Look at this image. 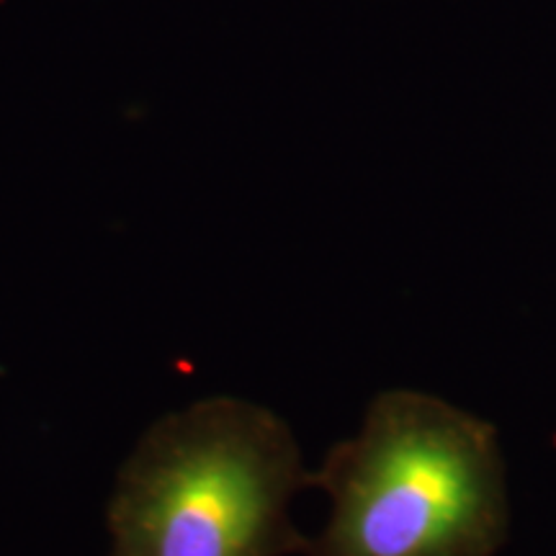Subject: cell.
I'll list each match as a JSON object with an SVG mask.
<instances>
[{"mask_svg": "<svg viewBox=\"0 0 556 556\" xmlns=\"http://www.w3.org/2000/svg\"><path fill=\"white\" fill-rule=\"evenodd\" d=\"M294 430L242 397H206L152 422L109 500L111 556H291L309 539L291 520L307 490Z\"/></svg>", "mask_w": 556, "mask_h": 556, "instance_id": "2", "label": "cell"}, {"mask_svg": "<svg viewBox=\"0 0 556 556\" xmlns=\"http://www.w3.org/2000/svg\"><path fill=\"white\" fill-rule=\"evenodd\" d=\"M309 484L330 516L304 556H497L510 539L500 430L422 389L374 394Z\"/></svg>", "mask_w": 556, "mask_h": 556, "instance_id": "1", "label": "cell"}]
</instances>
